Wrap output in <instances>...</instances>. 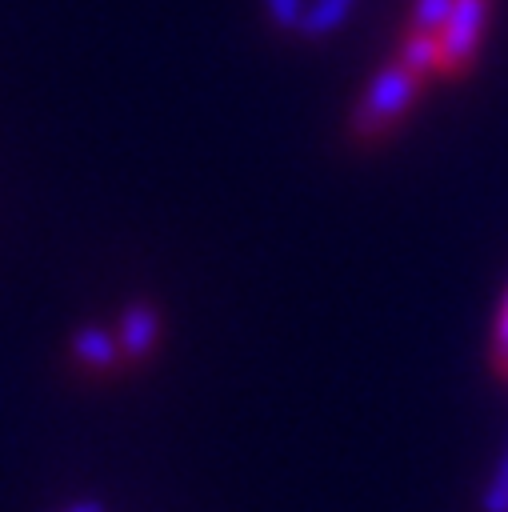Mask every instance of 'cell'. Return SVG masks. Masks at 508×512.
<instances>
[{"instance_id":"obj_7","label":"cell","mask_w":508,"mask_h":512,"mask_svg":"<svg viewBox=\"0 0 508 512\" xmlns=\"http://www.w3.org/2000/svg\"><path fill=\"white\" fill-rule=\"evenodd\" d=\"M456 0H412V16H408V32H444L448 16H452Z\"/></svg>"},{"instance_id":"obj_8","label":"cell","mask_w":508,"mask_h":512,"mask_svg":"<svg viewBox=\"0 0 508 512\" xmlns=\"http://www.w3.org/2000/svg\"><path fill=\"white\" fill-rule=\"evenodd\" d=\"M480 504H484V512H508V440H504V456H500Z\"/></svg>"},{"instance_id":"obj_3","label":"cell","mask_w":508,"mask_h":512,"mask_svg":"<svg viewBox=\"0 0 508 512\" xmlns=\"http://www.w3.org/2000/svg\"><path fill=\"white\" fill-rule=\"evenodd\" d=\"M160 332H164V316L152 300H132L124 304L120 312V324H116V340H120V356H124V368H144L160 344Z\"/></svg>"},{"instance_id":"obj_6","label":"cell","mask_w":508,"mask_h":512,"mask_svg":"<svg viewBox=\"0 0 508 512\" xmlns=\"http://www.w3.org/2000/svg\"><path fill=\"white\" fill-rule=\"evenodd\" d=\"M348 12H352V0H312V8L300 16V32L304 36H328L332 28L344 24Z\"/></svg>"},{"instance_id":"obj_9","label":"cell","mask_w":508,"mask_h":512,"mask_svg":"<svg viewBox=\"0 0 508 512\" xmlns=\"http://www.w3.org/2000/svg\"><path fill=\"white\" fill-rule=\"evenodd\" d=\"M492 368L500 376H508V288H504V300H500V312L492 324Z\"/></svg>"},{"instance_id":"obj_5","label":"cell","mask_w":508,"mask_h":512,"mask_svg":"<svg viewBox=\"0 0 508 512\" xmlns=\"http://www.w3.org/2000/svg\"><path fill=\"white\" fill-rule=\"evenodd\" d=\"M396 64H404L412 76H420L424 84L432 76H440L444 64V48H440V32H404L396 44Z\"/></svg>"},{"instance_id":"obj_11","label":"cell","mask_w":508,"mask_h":512,"mask_svg":"<svg viewBox=\"0 0 508 512\" xmlns=\"http://www.w3.org/2000/svg\"><path fill=\"white\" fill-rule=\"evenodd\" d=\"M64 512H104V504H100V500H76V504H68Z\"/></svg>"},{"instance_id":"obj_10","label":"cell","mask_w":508,"mask_h":512,"mask_svg":"<svg viewBox=\"0 0 508 512\" xmlns=\"http://www.w3.org/2000/svg\"><path fill=\"white\" fill-rule=\"evenodd\" d=\"M268 16H272V24L276 28H300V0H268Z\"/></svg>"},{"instance_id":"obj_4","label":"cell","mask_w":508,"mask_h":512,"mask_svg":"<svg viewBox=\"0 0 508 512\" xmlns=\"http://www.w3.org/2000/svg\"><path fill=\"white\" fill-rule=\"evenodd\" d=\"M68 360L76 364L80 376H96V380L124 368L120 340H116V332H108L104 324H80V328L68 336Z\"/></svg>"},{"instance_id":"obj_2","label":"cell","mask_w":508,"mask_h":512,"mask_svg":"<svg viewBox=\"0 0 508 512\" xmlns=\"http://www.w3.org/2000/svg\"><path fill=\"white\" fill-rule=\"evenodd\" d=\"M488 12H492V0H456L452 4V16L440 32V48H444L440 76L444 80H464L476 68L480 40H484V28H488Z\"/></svg>"},{"instance_id":"obj_1","label":"cell","mask_w":508,"mask_h":512,"mask_svg":"<svg viewBox=\"0 0 508 512\" xmlns=\"http://www.w3.org/2000/svg\"><path fill=\"white\" fill-rule=\"evenodd\" d=\"M420 92H424V80L412 76L404 64L388 60L384 68H376V76L364 84V92L352 108V128H348L352 140L360 148H372L384 136H392L396 124H404V116L416 108Z\"/></svg>"}]
</instances>
